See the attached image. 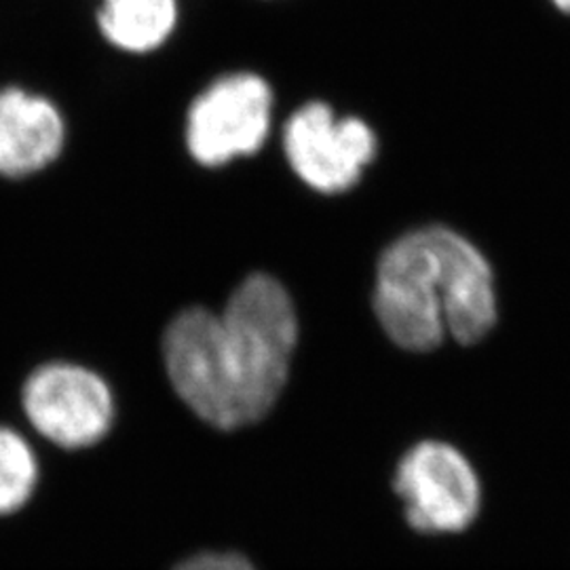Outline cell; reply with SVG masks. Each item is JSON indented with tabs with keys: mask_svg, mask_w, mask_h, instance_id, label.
Instances as JSON below:
<instances>
[{
	"mask_svg": "<svg viewBox=\"0 0 570 570\" xmlns=\"http://www.w3.org/2000/svg\"><path fill=\"white\" fill-rule=\"evenodd\" d=\"M301 341L296 303L277 277H244L220 308L186 306L161 338L169 385L212 428L258 423L284 393Z\"/></svg>",
	"mask_w": 570,
	"mask_h": 570,
	"instance_id": "6da1fadb",
	"label": "cell"
},
{
	"mask_svg": "<svg viewBox=\"0 0 570 570\" xmlns=\"http://www.w3.org/2000/svg\"><path fill=\"white\" fill-rule=\"evenodd\" d=\"M370 306L389 341L410 353H431L446 336L480 345L499 326L489 256L446 225L416 226L385 245Z\"/></svg>",
	"mask_w": 570,
	"mask_h": 570,
	"instance_id": "7a4b0ae2",
	"label": "cell"
},
{
	"mask_svg": "<svg viewBox=\"0 0 570 570\" xmlns=\"http://www.w3.org/2000/svg\"><path fill=\"white\" fill-rule=\"evenodd\" d=\"M275 91L263 75L233 70L193 96L184 112V148L193 164L223 169L261 155L273 136Z\"/></svg>",
	"mask_w": 570,
	"mask_h": 570,
	"instance_id": "3957f363",
	"label": "cell"
},
{
	"mask_svg": "<svg viewBox=\"0 0 570 570\" xmlns=\"http://www.w3.org/2000/svg\"><path fill=\"white\" fill-rule=\"evenodd\" d=\"M279 148L298 183L336 197L355 188L376 161L379 136L366 119L338 117L324 100H308L285 117Z\"/></svg>",
	"mask_w": 570,
	"mask_h": 570,
	"instance_id": "277c9868",
	"label": "cell"
},
{
	"mask_svg": "<svg viewBox=\"0 0 570 570\" xmlns=\"http://www.w3.org/2000/svg\"><path fill=\"white\" fill-rule=\"evenodd\" d=\"M21 406L30 425L61 449L94 446L115 421V397L102 376L68 362L37 367L23 383Z\"/></svg>",
	"mask_w": 570,
	"mask_h": 570,
	"instance_id": "5b68a950",
	"label": "cell"
},
{
	"mask_svg": "<svg viewBox=\"0 0 570 570\" xmlns=\"http://www.w3.org/2000/svg\"><path fill=\"white\" fill-rule=\"evenodd\" d=\"M393 489L419 532H461L480 510V482L468 459L442 442H421L402 456Z\"/></svg>",
	"mask_w": 570,
	"mask_h": 570,
	"instance_id": "8992f818",
	"label": "cell"
},
{
	"mask_svg": "<svg viewBox=\"0 0 570 570\" xmlns=\"http://www.w3.org/2000/svg\"><path fill=\"white\" fill-rule=\"evenodd\" d=\"M68 148L58 104L20 85L0 89V178L18 183L47 171Z\"/></svg>",
	"mask_w": 570,
	"mask_h": 570,
	"instance_id": "52a82bcc",
	"label": "cell"
},
{
	"mask_svg": "<svg viewBox=\"0 0 570 570\" xmlns=\"http://www.w3.org/2000/svg\"><path fill=\"white\" fill-rule=\"evenodd\" d=\"M183 0H98L96 26L104 42L127 56H150L171 41Z\"/></svg>",
	"mask_w": 570,
	"mask_h": 570,
	"instance_id": "ba28073f",
	"label": "cell"
},
{
	"mask_svg": "<svg viewBox=\"0 0 570 570\" xmlns=\"http://www.w3.org/2000/svg\"><path fill=\"white\" fill-rule=\"evenodd\" d=\"M37 480V459L26 440L11 429L0 428V513H13L26 505Z\"/></svg>",
	"mask_w": 570,
	"mask_h": 570,
	"instance_id": "9c48e42d",
	"label": "cell"
},
{
	"mask_svg": "<svg viewBox=\"0 0 570 570\" xmlns=\"http://www.w3.org/2000/svg\"><path fill=\"white\" fill-rule=\"evenodd\" d=\"M174 570H256L249 560L239 553H199L184 560Z\"/></svg>",
	"mask_w": 570,
	"mask_h": 570,
	"instance_id": "30bf717a",
	"label": "cell"
},
{
	"mask_svg": "<svg viewBox=\"0 0 570 570\" xmlns=\"http://www.w3.org/2000/svg\"><path fill=\"white\" fill-rule=\"evenodd\" d=\"M550 4L558 13L570 18V0H550Z\"/></svg>",
	"mask_w": 570,
	"mask_h": 570,
	"instance_id": "8fae6325",
	"label": "cell"
}]
</instances>
